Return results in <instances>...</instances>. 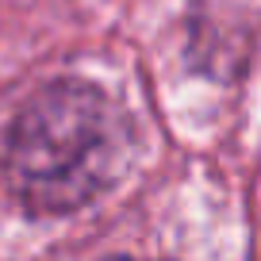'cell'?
I'll use <instances>...</instances> for the list:
<instances>
[{
    "instance_id": "cell-1",
    "label": "cell",
    "mask_w": 261,
    "mask_h": 261,
    "mask_svg": "<svg viewBox=\"0 0 261 261\" xmlns=\"http://www.w3.org/2000/svg\"><path fill=\"white\" fill-rule=\"evenodd\" d=\"M127 119L89 81L39 89L8 127L0 177L35 215L77 212L96 200L123 169Z\"/></svg>"
}]
</instances>
